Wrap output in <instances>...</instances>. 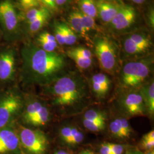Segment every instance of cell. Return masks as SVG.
<instances>
[{"label":"cell","instance_id":"obj_1","mask_svg":"<svg viewBox=\"0 0 154 154\" xmlns=\"http://www.w3.org/2000/svg\"><path fill=\"white\" fill-rule=\"evenodd\" d=\"M21 58L18 78L22 86L42 88L66 74L64 55L57 51H46L34 43L23 45L21 50Z\"/></svg>","mask_w":154,"mask_h":154},{"label":"cell","instance_id":"obj_2","mask_svg":"<svg viewBox=\"0 0 154 154\" xmlns=\"http://www.w3.org/2000/svg\"><path fill=\"white\" fill-rule=\"evenodd\" d=\"M42 88V98L65 115L79 111L88 102V84L75 73L66 74Z\"/></svg>","mask_w":154,"mask_h":154},{"label":"cell","instance_id":"obj_3","mask_svg":"<svg viewBox=\"0 0 154 154\" xmlns=\"http://www.w3.org/2000/svg\"><path fill=\"white\" fill-rule=\"evenodd\" d=\"M53 116L51 107L45 99L33 94L25 93L23 107L18 124L42 130L50 123Z\"/></svg>","mask_w":154,"mask_h":154},{"label":"cell","instance_id":"obj_4","mask_svg":"<svg viewBox=\"0 0 154 154\" xmlns=\"http://www.w3.org/2000/svg\"><path fill=\"white\" fill-rule=\"evenodd\" d=\"M24 100L25 93L16 83L0 88V128L16 125Z\"/></svg>","mask_w":154,"mask_h":154},{"label":"cell","instance_id":"obj_5","mask_svg":"<svg viewBox=\"0 0 154 154\" xmlns=\"http://www.w3.org/2000/svg\"><path fill=\"white\" fill-rule=\"evenodd\" d=\"M21 16L13 0L0 1V29L2 38L13 44L21 37Z\"/></svg>","mask_w":154,"mask_h":154},{"label":"cell","instance_id":"obj_6","mask_svg":"<svg viewBox=\"0 0 154 154\" xmlns=\"http://www.w3.org/2000/svg\"><path fill=\"white\" fill-rule=\"evenodd\" d=\"M145 59L127 63L123 67L119 77V85L123 90L137 89L141 87L149 77L152 62Z\"/></svg>","mask_w":154,"mask_h":154},{"label":"cell","instance_id":"obj_7","mask_svg":"<svg viewBox=\"0 0 154 154\" xmlns=\"http://www.w3.org/2000/svg\"><path fill=\"white\" fill-rule=\"evenodd\" d=\"M16 127L22 154H48L49 139L42 130L30 128L18 123Z\"/></svg>","mask_w":154,"mask_h":154},{"label":"cell","instance_id":"obj_8","mask_svg":"<svg viewBox=\"0 0 154 154\" xmlns=\"http://www.w3.org/2000/svg\"><path fill=\"white\" fill-rule=\"evenodd\" d=\"M18 73V54L15 46H0V88L16 84Z\"/></svg>","mask_w":154,"mask_h":154},{"label":"cell","instance_id":"obj_9","mask_svg":"<svg viewBox=\"0 0 154 154\" xmlns=\"http://www.w3.org/2000/svg\"><path fill=\"white\" fill-rule=\"evenodd\" d=\"M94 53L100 67L105 72H114L118 65V53L115 44L105 37L97 38L94 41Z\"/></svg>","mask_w":154,"mask_h":154},{"label":"cell","instance_id":"obj_10","mask_svg":"<svg viewBox=\"0 0 154 154\" xmlns=\"http://www.w3.org/2000/svg\"><path fill=\"white\" fill-rule=\"evenodd\" d=\"M117 100L120 111L127 117L147 115L146 106L139 88L125 90Z\"/></svg>","mask_w":154,"mask_h":154},{"label":"cell","instance_id":"obj_11","mask_svg":"<svg viewBox=\"0 0 154 154\" xmlns=\"http://www.w3.org/2000/svg\"><path fill=\"white\" fill-rule=\"evenodd\" d=\"M0 154H22L16 126L0 128Z\"/></svg>","mask_w":154,"mask_h":154},{"label":"cell","instance_id":"obj_12","mask_svg":"<svg viewBox=\"0 0 154 154\" xmlns=\"http://www.w3.org/2000/svg\"><path fill=\"white\" fill-rule=\"evenodd\" d=\"M151 39L143 34H133L128 37L123 43V49L130 56L142 54L151 47Z\"/></svg>","mask_w":154,"mask_h":154},{"label":"cell","instance_id":"obj_13","mask_svg":"<svg viewBox=\"0 0 154 154\" xmlns=\"http://www.w3.org/2000/svg\"><path fill=\"white\" fill-rule=\"evenodd\" d=\"M58 138L62 144L69 147H75L85 139L83 132L74 125H65L58 130Z\"/></svg>","mask_w":154,"mask_h":154},{"label":"cell","instance_id":"obj_14","mask_svg":"<svg viewBox=\"0 0 154 154\" xmlns=\"http://www.w3.org/2000/svg\"><path fill=\"white\" fill-rule=\"evenodd\" d=\"M112 82L106 74L99 72L90 78L89 87L94 95L98 99L105 98L110 92Z\"/></svg>","mask_w":154,"mask_h":154},{"label":"cell","instance_id":"obj_15","mask_svg":"<svg viewBox=\"0 0 154 154\" xmlns=\"http://www.w3.org/2000/svg\"><path fill=\"white\" fill-rule=\"evenodd\" d=\"M136 15V11L134 8L130 6H122L110 23L116 30L126 29L135 22Z\"/></svg>","mask_w":154,"mask_h":154},{"label":"cell","instance_id":"obj_16","mask_svg":"<svg viewBox=\"0 0 154 154\" xmlns=\"http://www.w3.org/2000/svg\"><path fill=\"white\" fill-rule=\"evenodd\" d=\"M66 54L75 62L79 68L82 70L88 69L93 64V54L86 48L83 46L72 48L67 50Z\"/></svg>","mask_w":154,"mask_h":154},{"label":"cell","instance_id":"obj_17","mask_svg":"<svg viewBox=\"0 0 154 154\" xmlns=\"http://www.w3.org/2000/svg\"><path fill=\"white\" fill-rule=\"evenodd\" d=\"M109 130L113 137L119 139L130 137L132 130L130 123L125 117H117L109 124Z\"/></svg>","mask_w":154,"mask_h":154},{"label":"cell","instance_id":"obj_18","mask_svg":"<svg viewBox=\"0 0 154 154\" xmlns=\"http://www.w3.org/2000/svg\"><path fill=\"white\" fill-rule=\"evenodd\" d=\"M97 15L105 23H110L122 5L106 0H99L96 2Z\"/></svg>","mask_w":154,"mask_h":154},{"label":"cell","instance_id":"obj_19","mask_svg":"<svg viewBox=\"0 0 154 154\" xmlns=\"http://www.w3.org/2000/svg\"><path fill=\"white\" fill-rule=\"evenodd\" d=\"M143 98L147 114L154 116V83L150 81L144 83L139 88Z\"/></svg>","mask_w":154,"mask_h":154},{"label":"cell","instance_id":"obj_20","mask_svg":"<svg viewBox=\"0 0 154 154\" xmlns=\"http://www.w3.org/2000/svg\"><path fill=\"white\" fill-rule=\"evenodd\" d=\"M34 44L48 52H55L59 45L54 35L47 32L40 33Z\"/></svg>","mask_w":154,"mask_h":154},{"label":"cell","instance_id":"obj_21","mask_svg":"<svg viewBox=\"0 0 154 154\" xmlns=\"http://www.w3.org/2000/svg\"><path fill=\"white\" fill-rule=\"evenodd\" d=\"M69 22L72 30L77 33L85 35L86 32L83 25L82 17L81 11H72L69 16Z\"/></svg>","mask_w":154,"mask_h":154},{"label":"cell","instance_id":"obj_22","mask_svg":"<svg viewBox=\"0 0 154 154\" xmlns=\"http://www.w3.org/2000/svg\"><path fill=\"white\" fill-rule=\"evenodd\" d=\"M50 18V11L45 13L44 15L39 17L33 20L32 22L26 25L27 30L30 34H35L39 32L48 22Z\"/></svg>","mask_w":154,"mask_h":154},{"label":"cell","instance_id":"obj_23","mask_svg":"<svg viewBox=\"0 0 154 154\" xmlns=\"http://www.w3.org/2000/svg\"><path fill=\"white\" fill-rule=\"evenodd\" d=\"M49 11H50L44 6L34 8L25 11V13L24 14V15H23V16H21L20 14L21 20H23L25 25H26L29 23L32 22L35 19L44 15Z\"/></svg>","mask_w":154,"mask_h":154},{"label":"cell","instance_id":"obj_24","mask_svg":"<svg viewBox=\"0 0 154 154\" xmlns=\"http://www.w3.org/2000/svg\"><path fill=\"white\" fill-rule=\"evenodd\" d=\"M107 115L105 111L91 109L87 110L83 114L82 120L90 122H106Z\"/></svg>","mask_w":154,"mask_h":154},{"label":"cell","instance_id":"obj_25","mask_svg":"<svg viewBox=\"0 0 154 154\" xmlns=\"http://www.w3.org/2000/svg\"><path fill=\"white\" fill-rule=\"evenodd\" d=\"M78 4L81 13L94 18L97 16L95 0H78Z\"/></svg>","mask_w":154,"mask_h":154},{"label":"cell","instance_id":"obj_26","mask_svg":"<svg viewBox=\"0 0 154 154\" xmlns=\"http://www.w3.org/2000/svg\"><path fill=\"white\" fill-rule=\"evenodd\" d=\"M61 27L63 33L65 45L71 46L77 42V37L75 33L67 25L61 23Z\"/></svg>","mask_w":154,"mask_h":154},{"label":"cell","instance_id":"obj_27","mask_svg":"<svg viewBox=\"0 0 154 154\" xmlns=\"http://www.w3.org/2000/svg\"><path fill=\"white\" fill-rule=\"evenodd\" d=\"M82 124L88 131L91 132H100L105 130L106 122H90L82 120Z\"/></svg>","mask_w":154,"mask_h":154},{"label":"cell","instance_id":"obj_28","mask_svg":"<svg viewBox=\"0 0 154 154\" xmlns=\"http://www.w3.org/2000/svg\"><path fill=\"white\" fill-rule=\"evenodd\" d=\"M17 4L23 11H27L34 8L39 7L40 0H16Z\"/></svg>","mask_w":154,"mask_h":154},{"label":"cell","instance_id":"obj_29","mask_svg":"<svg viewBox=\"0 0 154 154\" xmlns=\"http://www.w3.org/2000/svg\"><path fill=\"white\" fill-rule=\"evenodd\" d=\"M54 36L57 43L60 45H64V38L62 29L61 27V23L55 22L54 25Z\"/></svg>","mask_w":154,"mask_h":154},{"label":"cell","instance_id":"obj_30","mask_svg":"<svg viewBox=\"0 0 154 154\" xmlns=\"http://www.w3.org/2000/svg\"><path fill=\"white\" fill-rule=\"evenodd\" d=\"M82 17L83 22V25L84 28L85 29V31L86 33L90 31L91 30L93 29L95 26V22L94 18L88 16L82 13Z\"/></svg>","mask_w":154,"mask_h":154},{"label":"cell","instance_id":"obj_31","mask_svg":"<svg viewBox=\"0 0 154 154\" xmlns=\"http://www.w3.org/2000/svg\"><path fill=\"white\" fill-rule=\"evenodd\" d=\"M140 148L144 151H149L154 149V140H146L142 139L140 142Z\"/></svg>","mask_w":154,"mask_h":154},{"label":"cell","instance_id":"obj_32","mask_svg":"<svg viewBox=\"0 0 154 154\" xmlns=\"http://www.w3.org/2000/svg\"><path fill=\"white\" fill-rule=\"evenodd\" d=\"M126 149V145L112 143L111 154H123Z\"/></svg>","mask_w":154,"mask_h":154},{"label":"cell","instance_id":"obj_33","mask_svg":"<svg viewBox=\"0 0 154 154\" xmlns=\"http://www.w3.org/2000/svg\"><path fill=\"white\" fill-rule=\"evenodd\" d=\"M112 143L105 142L102 143L99 147V154H111Z\"/></svg>","mask_w":154,"mask_h":154},{"label":"cell","instance_id":"obj_34","mask_svg":"<svg viewBox=\"0 0 154 154\" xmlns=\"http://www.w3.org/2000/svg\"><path fill=\"white\" fill-rule=\"evenodd\" d=\"M58 6L57 5L56 0H48V4L46 8L51 11H55L57 9Z\"/></svg>","mask_w":154,"mask_h":154},{"label":"cell","instance_id":"obj_35","mask_svg":"<svg viewBox=\"0 0 154 154\" xmlns=\"http://www.w3.org/2000/svg\"><path fill=\"white\" fill-rule=\"evenodd\" d=\"M125 154H143V152L137 148H130L126 149Z\"/></svg>","mask_w":154,"mask_h":154},{"label":"cell","instance_id":"obj_36","mask_svg":"<svg viewBox=\"0 0 154 154\" xmlns=\"http://www.w3.org/2000/svg\"><path fill=\"white\" fill-rule=\"evenodd\" d=\"M142 139L146 140H154V130H151L149 132L144 135Z\"/></svg>","mask_w":154,"mask_h":154},{"label":"cell","instance_id":"obj_37","mask_svg":"<svg viewBox=\"0 0 154 154\" xmlns=\"http://www.w3.org/2000/svg\"><path fill=\"white\" fill-rule=\"evenodd\" d=\"M78 154H96L92 150L90 149H84L80 151Z\"/></svg>","mask_w":154,"mask_h":154},{"label":"cell","instance_id":"obj_38","mask_svg":"<svg viewBox=\"0 0 154 154\" xmlns=\"http://www.w3.org/2000/svg\"><path fill=\"white\" fill-rule=\"evenodd\" d=\"M68 0H56V2H57V5L58 6L63 5L64 4H65L66 2H67Z\"/></svg>","mask_w":154,"mask_h":154},{"label":"cell","instance_id":"obj_39","mask_svg":"<svg viewBox=\"0 0 154 154\" xmlns=\"http://www.w3.org/2000/svg\"><path fill=\"white\" fill-rule=\"evenodd\" d=\"M53 154H70L69 152H67L65 150L63 149H59V150H57L54 152V153Z\"/></svg>","mask_w":154,"mask_h":154},{"label":"cell","instance_id":"obj_40","mask_svg":"<svg viewBox=\"0 0 154 154\" xmlns=\"http://www.w3.org/2000/svg\"><path fill=\"white\" fill-rule=\"evenodd\" d=\"M133 2L137 4H142L146 0H131Z\"/></svg>","mask_w":154,"mask_h":154},{"label":"cell","instance_id":"obj_41","mask_svg":"<svg viewBox=\"0 0 154 154\" xmlns=\"http://www.w3.org/2000/svg\"><path fill=\"white\" fill-rule=\"evenodd\" d=\"M143 154H154V150L151 149L149 151H145V152H143Z\"/></svg>","mask_w":154,"mask_h":154},{"label":"cell","instance_id":"obj_42","mask_svg":"<svg viewBox=\"0 0 154 154\" xmlns=\"http://www.w3.org/2000/svg\"><path fill=\"white\" fill-rule=\"evenodd\" d=\"M2 38V33L1 32V29H0V42H1V41Z\"/></svg>","mask_w":154,"mask_h":154},{"label":"cell","instance_id":"obj_43","mask_svg":"<svg viewBox=\"0 0 154 154\" xmlns=\"http://www.w3.org/2000/svg\"><path fill=\"white\" fill-rule=\"evenodd\" d=\"M106 1H113V0H106Z\"/></svg>","mask_w":154,"mask_h":154}]
</instances>
